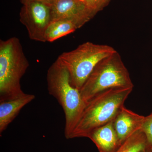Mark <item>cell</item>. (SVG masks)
Instances as JSON below:
<instances>
[{
  "label": "cell",
  "mask_w": 152,
  "mask_h": 152,
  "mask_svg": "<svg viewBox=\"0 0 152 152\" xmlns=\"http://www.w3.org/2000/svg\"><path fill=\"white\" fill-rule=\"evenodd\" d=\"M133 88H113L98 94L84 109L70 139L88 138L91 132L113 121L123 107Z\"/></svg>",
  "instance_id": "1"
},
{
  "label": "cell",
  "mask_w": 152,
  "mask_h": 152,
  "mask_svg": "<svg viewBox=\"0 0 152 152\" xmlns=\"http://www.w3.org/2000/svg\"><path fill=\"white\" fill-rule=\"evenodd\" d=\"M49 94L56 99L65 116L64 134L70 139L86 104L78 89L71 83L69 74L64 66L57 59L49 68L47 75Z\"/></svg>",
  "instance_id": "2"
},
{
  "label": "cell",
  "mask_w": 152,
  "mask_h": 152,
  "mask_svg": "<svg viewBox=\"0 0 152 152\" xmlns=\"http://www.w3.org/2000/svg\"><path fill=\"white\" fill-rule=\"evenodd\" d=\"M29 66L18 38L0 41V102L24 96L20 80Z\"/></svg>",
  "instance_id": "3"
},
{
  "label": "cell",
  "mask_w": 152,
  "mask_h": 152,
  "mask_svg": "<svg viewBox=\"0 0 152 152\" xmlns=\"http://www.w3.org/2000/svg\"><path fill=\"white\" fill-rule=\"evenodd\" d=\"M134 86L127 69L116 51L97 64L80 91L86 104L95 96L106 90Z\"/></svg>",
  "instance_id": "4"
},
{
  "label": "cell",
  "mask_w": 152,
  "mask_h": 152,
  "mask_svg": "<svg viewBox=\"0 0 152 152\" xmlns=\"http://www.w3.org/2000/svg\"><path fill=\"white\" fill-rule=\"evenodd\" d=\"M117 51L107 45L86 42L60 55L58 59L66 68L71 84L80 90L100 61Z\"/></svg>",
  "instance_id": "5"
},
{
  "label": "cell",
  "mask_w": 152,
  "mask_h": 152,
  "mask_svg": "<svg viewBox=\"0 0 152 152\" xmlns=\"http://www.w3.org/2000/svg\"><path fill=\"white\" fill-rule=\"evenodd\" d=\"M20 13V21L26 28L32 40L45 42V35L52 21L51 4L33 1L23 4Z\"/></svg>",
  "instance_id": "6"
},
{
  "label": "cell",
  "mask_w": 152,
  "mask_h": 152,
  "mask_svg": "<svg viewBox=\"0 0 152 152\" xmlns=\"http://www.w3.org/2000/svg\"><path fill=\"white\" fill-rule=\"evenodd\" d=\"M51 8V22L68 19L75 22L80 28L95 15L88 8L84 0H53Z\"/></svg>",
  "instance_id": "7"
},
{
  "label": "cell",
  "mask_w": 152,
  "mask_h": 152,
  "mask_svg": "<svg viewBox=\"0 0 152 152\" xmlns=\"http://www.w3.org/2000/svg\"><path fill=\"white\" fill-rule=\"evenodd\" d=\"M145 118L125 107H123L113 121L121 145L133 134L142 129Z\"/></svg>",
  "instance_id": "8"
},
{
  "label": "cell",
  "mask_w": 152,
  "mask_h": 152,
  "mask_svg": "<svg viewBox=\"0 0 152 152\" xmlns=\"http://www.w3.org/2000/svg\"><path fill=\"white\" fill-rule=\"evenodd\" d=\"M99 152H115L121 144L113 121L95 129L89 136Z\"/></svg>",
  "instance_id": "9"
},
{
  "label": "cell",
  "mask_w": 152,
  "mask_h": 152,
  "mask_svg": "<svg viewBox=\"0 0 152 152\" xmlns=\"http://www.w3.org/2000/svg\"><path fill=\"white\" fill-rule=\"evenodd\" d=\"M35 96L26 94L19 98L0 102V134H2L25 106L34 100Z\"/></svg>",
  "instance_id": "10"
},
{
  "label": "cell",
  "mask_w": 152,
  "mask_h": 152,
  "mask_svg": "<svg viewBox=\"0 0 152 152\" xmlns=\"http://www.w3.org/2000/svg\"><path fill=\"white\" fill-rule=\"evenodd\" d=\"M80 28L75 22L68 19H60L51 22L45 35V42H52L73 33Z\"/></svg>",
  "instance_id": "11"
},
{
  "label": "cell",
  "mask_w": 152,
  "mask_h": 152,
  "mask_svg": "<svg viewBox=\"0 0 152 152\" xmlns=\"http://www.w3.org/2000/svg\"><path fill=\"white\" fill-rule=\"evenodd\" d=\"M146 145V136L140 130L125 140L115 152H141L145 151Z\"/></svg>",
  "instance_id": "12"
},
{
  "label": "cell",
  "mask_w": 152,
  "mask_h": 152,
  "mask_svg": "<svg viewBox=\"0 0 152 152\" xmlns=\"http://www.w3.org/2000/svg\"><path fill=\"white\" fill-rule=\"evenodd\" d=\"M142 130L145 134L147 140L146 152H152V112L145 117Z\"/></svg>",
  "instance_id": "13"
},
{
  "label": "cell",
  "mask_w": 152,
  "mask_h": 152,
  "mask_svg": "<svg viewBox=\"0 0 152 152\" xmlns=\"http://www.w3.org/2000/svg\"><path fill=\"white\" fill-rule=\"evenodd\" d=\"M110 0H85L88 8L95 15L107 4Z\"/></svg>",
  "instance_id": "14"
},
{
  "label": "cell",
  "mask_w": 152,
  "mask_h": 152,
  "mask_svg": "<svg viewBox=\"0 0 152 152\" xmlns=\"http://www.w3.org/2000/svg\"><path fill=\"white\" fill-rule=\"evenodd\" d=\"M20 1L23 4H26V3L29 2L33 1H39L43 2L48 3V4H51L53 0H20Z\"/></svg>",
  "instance_id": "15"
},
{
  "label": "cell",
  "mask_w": 152,
  "mask_h": 152,
  "mask_svg": "<svg viewBox=\"0 0 152 152\" xmlns=\"http://www.w3.org/2000/svg\"><path fill=\"white\" fill-rule=\"evenodd\" d=\"M141 152H146L145 151H142Z\"/></svg>",
  "instance_id": "16"
},
{
  "label": "cell",
  "mask_w": 152,
  "mask_h": 152,
  "mask_svg": "<svg viewBox=\"0 0 152 152\" xmlns=\"http://www.w3.org/2000/svg\"><path fill=\"white\" fill-rule=\"evenodd\" d=\"M84 1H85V0H84Z\"/></svg>",
  "instance_id": "17"
}]
</instances>
